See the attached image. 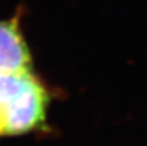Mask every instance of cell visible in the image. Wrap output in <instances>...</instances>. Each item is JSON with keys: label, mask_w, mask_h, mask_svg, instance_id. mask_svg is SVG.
<instances>
[{"label": "cell", "mask_w": 147, "mask_h": 146, "mask_svg": "<svg viewBox=\"0 0 147 146\" xmlns=\"http://www.w3.org/2000/svg\"><path fill=\"white\" fill-rule=\"evenodd\" d=\"M48 92L32 72L22 75L20 88L4 109L5 135H23L43 128L47 116Z\"/></svg>", "instance_id": "6da1fadb"}, {"label": "cell", "mask_w": 147, "mask_h": 146, "mask_svg": "<svg viewBox=\"0 0 147 146\" xmlns=\"http://www.w3.org/2000/svg\"><path fill=\"white\" fill-rule=\"evenodd\" d=\"M31 72V54L21 32L18 18L0 21V75Z\"/></svg>", "instance_id": "7a4b0ae2"}, {"label": "cell", "mask_w": 147, "mask_h": 146, "mask_svg": "<svg viewBox=\"0 0 147 146\" xmlns=\"http://www.w3.org/2000/svg\"><path fill=\"white\" fill-rule=\"evenodd\" d=\"M4 109L5 105L0 103V136L5 135V120H4Z\"/></svg>", "instance_id": "3957f363"}]
</instances>
